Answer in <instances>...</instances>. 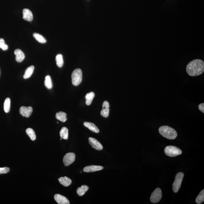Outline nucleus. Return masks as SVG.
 <instances>
[{"instance_id": "1", "label": "nucleus", "mask_w": 204, "mask_h": 204, "mask_svg": "<svg viewBox=\"0 0 204 204\" xmlns=\"http://www.w3.org/2000/svg\"><path fill=\"white\" fill-rule=\"evenodd\" d=\"M186 70L187 73L190 76H199L204 72V62L199 59L192 60L187 64Z\"/></svg>"}, {"instance_id": "2", "label": "nucleus", "mask_w": 204, "mask_h": 204, "mask_svg": "<svg viewBox=\"0 0 204 204\" xmlns=\"http://www.w3.org/2000/svg\"><path fill=\"white\" fill-rule=\"evenodd\" d=\"M159 131L161 135L168 139H175L177 136V132L175 129L166 125L160 127Z\"/></svg>"}, {"instance_id": "3", "label": "nucleus", "mask_w": 204, "mask_h": 204, "mask_svg": "<svg viewBox=\"0 0 204 204\" xmlns=\"http://www.w3.org/2000/svg\"><path fill=\"white\" fill-rule=\"evenodd\" d=\"M72 84L74 86H78L82 82V73L81 69H75L72 74Z\"/></svg>"}, {"instance_id": "4", "label": "nucleus", "mask_w": 204, "mask_h": 204, "mask_svg": "<svg viewBox=\"0 0 204 204\" xmlns=\"http://www.w3.org/2000/svg\"><path fill=\"white\" fill-rule=\"evenodd\" d=\"M165 155L170 157H175L182 153V150L179 148L175 146H167L165 149Z\"/></svg>"}, {"instance_id": "5", "label": "nucleus", "mask_w": 204, "mask_h": 204, "mask_svg": "<svg viewBox=\"0 0 204 204\" xmlns=\"http://www.w3.org/2000/svg\"><path fill=\"white\" fill-rule=\"evenodd\" d=\"M184 177V174L181 172L178 173L176 175L175 181L172 184V190L174 193H177L179 190Z\"/></svg>"}, {"instance_id": "6", "label": "nucleus", "mask_w": 204, "mask_h": 204, "mask_svg": "<svg viewBox=\"0 0 204 204\" xmlns=\"http://www.w3.org/2000/svg\"><path fill=\"white\" fill-rule=\"evenodd\" d=\"M162 196V191L159 188L156 189L152 193L150 201L152 203H157L160 201Z\"/></svg>"}, {"instance_id": "7", "label": "nucleus", "mask_w": 204, "mask_h": 204, "mask_svg": "<svg viewBox=\"0 0 204 204\" xmlns=\"http://www.w3.org/2000/svg\"><path fill=\"white\" fill-rule=\"evenodd\" d=\"M75 159V154L74 153H66L63 158V162L66 166L73 163Z\"/></svg>"}, {"instance_id": "8", "label": "nucleus", "mask_w": 204, "mask_h": 204, "mask_svg": "<svg viewBox=\"0 0 204 204\" xmlns=\"http://www.w3.org/2000/svg\"><path fill=\"white\" fill-rule=\"evenodd\" d=\"M32 111L33 110L32 107L22 106L20 107V113L22 116L26 117V118H29L32 115Z\"/></svg>"}, {"instance_id": "9", "label": "nucleus", "mask_w": 204, "mask_h": 204, "mask_svg": "<svg viewBox=\"0 0 204 204\" xmlns=\"http://www.w3.org/2000/svg\"><path fill=\"white\" fill-rule=\"evenodd\" d=\"M88 140H89V144L91 145L93 148L96 150H100L103 149V147L101 143L95 138L90 137L88 139Z\"/></svg>"}, {"instance_id": "10", "label": "nucleus", "mask_w": 204, "mask_h": 204, "mask_svg": "<svg viewBox=\"0 0 204 204\" xmlns=\"http://www.w3.org/2000/svg\"><path fill=\"white\" fill-rule=\"evenodd\" d=\"M109 104L108 102L105 101L103 103L102 106V109L100 112V115L102 116L104 118H107L109 116Z\"/></svg>"}, {"instance_id": "11", "label": "nucleus", "mask_w": 204, "mask_h": 204, "mask_svg": "<svg viewBox=\"0 0 204 204\" xmlns=\"http://www.w3.org/2000/svg\"><path fill=\"white\" fill-rule=\"evenodd\" d=\"M103 169V167L100 165H91L87 166L84 168L83 171L85 172H91L100 171Z\"/></svg>"}, {"instance_id": "12", "label": "nucleus", "mask_w": 204, "mask_h": 204, "mask_svg": "<svg viewBox=\"0 0 204 204\" xmlns=\"http://www.w3.org/2000/svg\"><path fill=\"white\" fill-rule=\"evenodd\" d=\"M54 199L57 203L59 204H69L70 202L64 196L59 194L54 195Z\"/></svg>"}, {"instance_id": "13", "label": "nucleus", "mask_w": 204, "mask_h": 204, "mask_svg": "<svg viewBox=\"0 0 204 204\" xmlns=\"http://www.w3.org/2000/svg\"><path fill=\"white\" fill-rule=\"evenodd\" d=\"M23 18L26 21L31 22L33 20V15L29 9L25 8L23 10Z\"/></svg>"}, {"instance_id": "14", "label": "nucleus", "mask_w": 204, "mask_h": 204, "mask_svg": "<svg viewBox=\"0 0 204 204\" xmlns=\"http://www.w3.org/2000/svg\"><path fill=\"white\" fill-rule=\"evenodd\" d=\"M14 54L16 55V61L18 63H21L24 60L25 57V54L21 50L19 49L15 50Z\"/></svg>"}, {"instance_id": "15", "label": "nucleus", "mask_w": 204, "mask_h": 204, "mask_svg": "<svg viewBox=\"0 0 204 204\" xmlns=\"http://www.w3.org/2000/svg\"><path fill=\"white\" fill-rule=\"evenodd\" d=\"M84 125L93 132L96 133H98L100 132V130L94 123L90 122H85L84 123Z\"/></svg>"}, {"instance_id": "16", "label": "nucleus", "mask_w": 204, "mask_h": 204, "mask_svg": "<svg viewBox=\"0 0 204 204\" xmlns=\"http://www.w3.org/2000/svg\"><path fill=\"white\" fill-rule=\"evenodd\" d=\"M58 180L60 184L65 187H68L72 183V180L66 177H60L58 178Z\"/></svg>"}, {"instance_id": "17", "label": "nucleus", "mask_w": 204, "mask_h": 204, "mask_svg": "<svg viewBox=\"0 0 204 204\" xmlns=\"http://www.w3.org/2000/svg\"><path fill=\"white\" fill-rule=\"evenodd\" d=\"M34 69H35V67L33 66H30L27 68L26 71H25L24 75H23V78L25 79H26L30 78L32 73H33Z\"/></svg>"}, {"instance_id": "18", "label": "nucleus", "mask_w": 204, "mask_h": 204, "mask_svg": "<svg viewBox=\"0 0 204 204\" xmlns=\"http://www.w3.org/2000/svg\"><path fill=\"white\" fill-rule=\"evenodd\" d=\"M56 118L58 120L63 122H65L67 120L66 114V113L63 112H60L56 114Z\"/></svg>"}, {"instance_id": "19", "label": "nucleus", "mask_w": 204, "mask_h": 204, "mask_svg": "<svg viewBox=\"0 0 204 204\" xmlns=\"http://www.w3.org/2000/svg\"><path fill=\"white\" fill-rule=\"evenodd\" d=\"M89 189L88 186L85 185H82L81 187H78L77 190V193L79 196H82L85 194V193L88 191Z\"/></svg>"}, {"instance_id": "20", "label": "nucleus", "mask_w": 204, "mask_h": 204, "mask_svg": "<svg viewBox=\"0 0 204 204\" xmlns=\"http://www.w3.org/2000/svg\"><path fill=\"white\" fill-rule=\"evenodd\" d=\"M94 97H95V94L93 92H90L86 94L85 98L86 99L85 103L87 105L90 106L91 104Z\"/></svg>"}, {"instance_id": "21", "label": "nucleus", "mask_w": 204, "mask_h": 204, "mask_svg": "<svg viewBox=\"0 0 204 204\" xmlns=\"http://www.w3.org/2000/svg\"><path fill=\"white\" fill-rule=\"evenodd\" d=\"M60 134V137L63 139L67 140L69 138V131L66 127H63L61 128Z\"/></svg>"}, {"instance_id": "22", "label": "nucleus", "mask_w": 204, "mask_h": 204, "mask_svg": "<svg viewBox=\"0 0 204 204\" xmlns=\"http://www.w3.org/2000/svg\"><path fill=\"white\" fill-rule=\"evenodd\" d=\"M26 134L32 141H35L36 139V135L35 131L32 128H29L26 131Z\"/></svg>"}, {"instance_id": "23", "label": "nucleus", "mask_w": 204, "mask_h": 204, "mask_svg": "<svg viewBox=\"0 0 204 204\" xmlns=\"http://www.w3.org/2000/svg\"><path fill=\"white\" fill-rule=\"evenodd\" d=\"M34 38L36 40L41 43L44 44L46 42V40L43 36L37 33H34L33 35Z\"/></svg>"}, {"instance_id": "24", "label": "nucleus", "mask_w": 204, "mask_h": 204, "mask_svg": "<svg viewBox=\"0 0 204 204\" xmlns=\"http://www.w3.org/2000/svg\"><path fill=\"white\" fill-rule=\"evenodd\" d=\"M11 105V100L9 98L5 99L4 103V110L5 113H8L9 112Z\"/></svg>"}, {"instance_id": "25", "label": "nucleus", "mask_w": 204, "mask_h": 204, "mask_svg": "<svg viewBox=\"0 0 204 204\" xmlns=\"http://www.w3.org/2000/svg\"><path fill=\"white\" fill-rule=\"evenodd\" d=\"M56 61L57 66L61 68L63 64V56L61 54H58L56 56Z\"/></svg>"}, {"instance_id": "26", "label": "nucleus", "mask_w": 204, "mask_h": 204, "mask_svg": "<svg viewBox=\"0 0 204 204\" xmlns=\"http://www.w3.org/2000/svg\"><path fill=\"white\" fill-rule=\"evenodd\" d=\"M44 84H45V87L48 89H50L52 88L53 86L52 81H51V77L49 75L45 77Z\"/></svg>"}, {"instance_id": "27", "label": "nucleus", "mask_w": 204, "mask_h": 204, "mask_svg": "<svg viewBox=\"0 0 204 204\" xmlns=\"http://www.w3.org/2000/svg\"><path fill=\"white\" fill-rule=\"evenodd\" d=\"M196 202L197 204H201L204 201V190L200 192L196 199Z\"/></svg>"}, {"instance_id": "28", "label": "nucleus", "mask_w": 204, "mask_h": 204, "mask_svg": "<svg viewBox=\"0 0 204 204\" xmlns=\"http://www.w3.org/2000/svg\"><path fill=\"white\" fill-rule=\"evenodd\" d=\"M0 48L3 50H6L8 49V46L5 44V41L2 38H0Z\"/></svg>"}, {"instance_id": "29", "label": "nucleus", "mask_w": 204, "mask_h": 204, "mask_svg": "<svg viewBox=\"0 0 204 204\" xmlns=\"http://www.w3.org/2000/svg\"><path fill=\"white\" fill-rule=\"evenodd\" d=\"M10 168L8 167L0 168V174H7L10 171Z\"/></svg>"}, {"instance_id": "30", "label": "nucleus", "mask_w": 204, "mask_h": 204, "mask_svg": "<svg viewBox=\"0 0 204 204\" xmlns=\"http://www.w3.org/2000/svg\"><path fill=\"white\" fill-rule=\"evenodd\" d=\"M199 109L202 113H204V103H201L199 106Z\"/></svg>"}, {"instance_id": "31", "label": "nucleus", "mask_w": 204, "mask_h": 204, "mask_svg": "<svg viewBox=\"0 0 204 204\" xmlns=\"http://www.w3.org/2000/svg\"><path fill=\"white\" fill-rule=\"evenodd\" d=\"M60 140H62V138H60Z\"/></svg>"}]
</instances>
